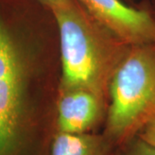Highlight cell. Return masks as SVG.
Wrapping results in <instances>:
<instances>
[{"label":"cell","mask_w":155,"mask_h":155,"mask_svg":"<svg viewBox=\"0 0 155 155\" xmlns=\"http://www.w3.org/2000/svg\"><path fill=\"white\" fill-rule=\"evenodd\" d=\"M104 96L84 89L61 91L56 129L65 133H93L104 114Z\"/></svg>","instance_id":"cell-5"},{"label":"cell","mask_w":155,"mask_h":155,"mask_svg":"<svg viewBox=\"0 0 155 155\" xmlns=\"http://www.w3.org/2000/svg\"><path fill=\"white\" fill-rule=\"evenodd\" d=\"M113 155H155V147L137 135L117 147Z\"/></svg>","instance_id":"cell-7"},{"label":"cell","mask_w":155,"mask_h":155,"mask_svg":"<svg viewBox=\"0 0 155 155\" xmlns=\"http://www.w3.org/2000/svg\"><path fill=\"white\" fill-rule=\"evenodd\" d=\"M21 0H0V155H49L37 109L38 42Z\"/></svg>","instance_id":"cell-1"},{"label":"cell","mask_w":155,"mask_h":155,"mask_svg":"<svg viewBox=\"0 0 155 155\" xmlns=\"http://www.w3.org/2000/svg\"><path fill=\"white\" fill-rule=\"evenodd\" d=\"M40 5L46 7L50 11L54 10L56 8L62 7L71 4L73 0H35Z\"/></svg>","instance_id":"cell-9"},{"label":"cell","mask_w":155,"mask_h":155,"mask_svg":"<svg viewBox=\"0 0 155 155\" xmlns=\"http://www.w3.org/2000/svg\"><path fill=\"white\" fill-rule=\"evenodd\" d=\"M61 41V91L84 89L104 96L128 47L90 17L73 0L51 11Z\"/></svg>","instance_id":"cell-2"},{"label":"cell","mask_w":155,"mask_h":155,"mask_svg":"<svg viewBox=\"0 0 155 155\" xmlns=\"http://www.w3.org/2000/svg\"><path fill=\"white\" fill-rule=\"evenodd\" d=\"M138 135L147 143L155 147V116L147 122V124L140 131Z\"/></svg>","instance_id":"cell-8"},{"label":"cell","mask_w":155,"mask_h":155,"mask_svg":"<svg viewBox=\"0 0 155 155\" xmlns=\"http://www.w3.org/2000/svg\"><path fill=\"white\" fill-rule=\"evenodd\" d=\"M150 11L152 12V14H153V17L155 18V5L153 6V7H151V8H149Z\"/></svg>","instance_id":"cell-10"},{"label":"cell","mask_w":155,"mask_h":155,"mask_svg":"<svg viewBox=\"0 0 155 155\" xmlns=\"http://www.w3.org/2000/svg\"><path fill=\"white\" fill-rule=\"evenodd\" d=\"M116 148L104 134L56 132L49 155H113Z\"/></svg>","instance_id":"cell-6"},{"label":"cell","mask_w":155,"mask_h":155,"mask_svg":"<svg viewBox=\"0 0 155 155\" xmlns=\"http://www.w3.org/2000/svg\"><path fill=\"white\" fill-rule=\"evenodd\" d=\"M102 27L127 46L155 43V18L149 8L122 0H75Z\"/></svg>","instance_id":"cell-4"},{"label":"cell","mask_w":155,"mask_h":155,"mask_svg":"<svg viewBox=\"0 0 155 155\" xmlns=\"http://www.w3.org/2000/svg\"><path fill=\"white\" fill-rule=\"evenodd\" d=\"M108 92L110 104L104 134L117 147L137 136L155 116V43L127 47Z\"/></svg>","instance_id":"cell-3"}]
</instances>
